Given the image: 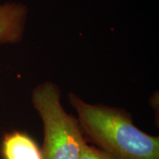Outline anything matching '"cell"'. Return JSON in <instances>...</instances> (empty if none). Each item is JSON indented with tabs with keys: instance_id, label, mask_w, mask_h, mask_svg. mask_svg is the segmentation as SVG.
<instances>
[{
	"instance_id": "cell-2",
	"label": "cell",
	"mask_w": 159,
	"mask_h": 159,
	"mask_svg": "<svg viewBox=\"0 0 159 159\" xmlns=\"http://www.w3.org/2000/svg\"><path fill=\"white\" fill-rule=\"evenodd\" d=\"M31 101L43 123V159H80L88 142L77 118L62 105L58 85L51 80L37 84Z\"/></svg>"
},
{
	"instance_id": "cell-1",
	"label": "cell",
	"mask_w": 159,
	"mask_h": 159,
	"mask_svg": "<svg viewBox=\"0 0 159 159\" xmlns=\"http://www.w3.org/2000/svg\"><path fill=\"white\" fill-rule=\"evenodd\" d=\"M68 101L87 141L112 159H159V137L138 128L125 109L91 103L70 92Z\"/></svg>"
},
{
	"instance_id": "cell-4",
	"label": "cell",
	"mask_w": 159,
	"mask_h": 159,
	"mask_svg": "<svg viewBox=\"0 0 159 159\" xmlns=\"http://www.w3.org/2000/svg\"><path fill=\"white\" fill-rule=\"evenodd\" d=\"M3 159H43L38 144L27 133L11 131L6 133L1 144Z\"/></svg>"
},
{
	"instance_id": "cell-3",
	"label": "cell",
	"mask_w": 159,
	"mask_h": 159,
	"mask_svg": "<svg viewBox=\"0 0 159 159\" xmlns=\"http://www.w3.org/2000/svg\"><path fill=\"white\" fill-rule=\"evenodd\" d=\"M29 15L26 4L0 1V45L17 44L22 41Z\"/></svg>"
},
{
	"instance_id": "cell-5",
	"label": "cell",
	"mask_w": 159,
	"mask_h": 159,
	"mask_svg": "<svg viewBox=\"0 0 159 159\" xmlns=\"http://www.w3.org/2000/svg\"><path fill=\"white\" fill-rule=\"evenodd\" d=\"M80 159H112L109 156H107L105 153H103L100 149H98L97 147H95L94 145L89 144V142H87L82 152L80 155Z\"/></svg>"
}]
</instances>
